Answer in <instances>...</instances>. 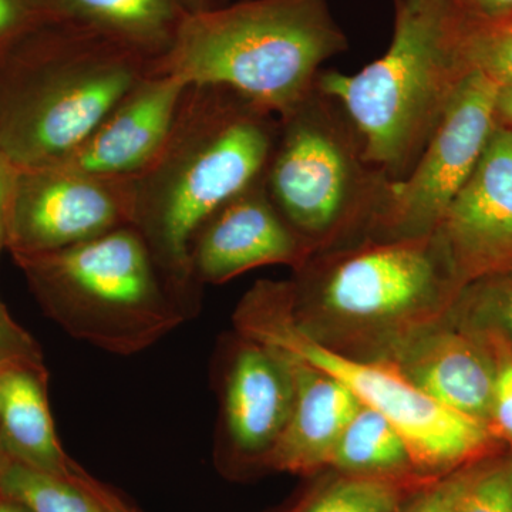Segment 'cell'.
I'll use <instances>...</instances> for the list:
<instances>
[{
    "label": "cell",
    "instance_id": "6da1fadb",
    "mask_svg": "<svg viewBox=\"0 0 512 512\" xmlns=\"http://www.w3.org/2000/svg\"><path fill=\"white\" fill-rule=\"evenodd\" d=\"M279 117L247 97L211 84H188L170 136L133 180V227L165 276L200 302L190 245L212 212L265 177Z\"/></svg>",
    "mask_w": 512,
    "mask_h": 512
},
{
    "label": "cell",
    "instance_id": "7a4b0ae2",
    "mask_svg": "<svg viewBox=\"0 0 512 512\" xmlns=\"http://www.w3.org/2000/svg\"><path fill=\"white\" fill-rule=\"evenodd\" d=\"M288 281L299 330L367 362H392L417 333L446 318L464 289L436 232L319 252Z\"/></svg>",
    "mask_w": 512,
    "mask_h": 512
},
{
    "label": "cell",
    "instance_id": "3957f363",
    "mask_svg": "<svg viewBox=\"0 0 512 512\" xmlns=\"http://www.w3.org/2000/svg\"><path fill=\"white\" fill-rule=\"evenodd\" d=\"M151 73L134 50L45 20L0 49V153L19 168L63 160Z\"/></svg>",
    "mask_w": 512,
    "mask_h": 512
},
{
    "label": "cell",
    "instance_id": "277c9868",
    "mask_svg": "<svg viewBox=\"0 0 512 512\" xmlns=\"http://www.w3.org/2000/svg\"><path fill=\"white\" fill-rule=\"evenodd\" d=\"M467 23L457 0H394L392 42L382 57L355 74H319L316 86L346 111L367 160L390 181L410 173L473 70Z\"/></svg>",
    "mask_w": 512,
    "mask_h": 512
},
{
    "label": "cell",
    "instance_id": "5b68a950",
    "mask_svg": "<svg viewBox=\"0 0 512 512\" xmlns=\"http://www.w3.org/2000/svg\"><path fill=\"white\" fill-rule=\"evenodd\" d=\"M348 49L326 0H242L188 13L154 73L227 87L282 117Z\"/></svg>",
    "mask_w": 512,
    "mask_h": 512
},
{
    "label": "cell",
    "instance_id": "8992f818",
    "mask_svg": "<svg viewBox=\"0 0 512 512\" xmlns=\"http://www.w3.org/2000/svg\"><path fill=\"white\" fill-rule=\"evenodd\" d=\"M12 258L46 316L113 355L143 352L200 309L165 276L133 225L74 247Z\"/></svg>",
    "mask_w": 512,
    "mask_h": 512
},
{
    "label": "cell",
    "instance_id": "52a82bcc",
    "mask_svg": "<svg viewBox=\"0 0 512 512\" xmlns=\"http://www.w3.org/2000/svg\"><path fill=\"white\" fill-rule=\"evenodd\" d=\"M389 183L346 111L318 86L279 117L266 190L312 255L369 237Z\"/></svg>",
    "mask_w": 512,
    "mask_h": 512
},
{
    "label": "cell",
    "instance_id": "ba28073f",
    "mask_svg": "<svg viewBox=\"0 0 512 512\" xmlns=\"http://www.w3.org/2000/svg\"><path fill=\"white\" fill-rule=\"evenodd\" d=\"M234 325L238 335L335 377L360 404L383 414L402 434L421 477H443L493 454L498 441L487 426L434 402L392 363L352 359L308 338L291 318L288 281L255 282L235 309Z\"/></svg>",
    "mask_w": 512,
    "mask_h": 512
},
{
    "label": "cell",
    "instance_id": "9c48e42d",
    "mask_svg": "<svg viewBox=\"0 0 512 512\" xmlns=\"http://www.w3.org/2000/svg\"><path fill=\"white\" fill-rule=\"evenodd\" d=\"M500 89L480 70L468 73L410 173L390 181L367 238H414L436 231L498 126Z\"/></svg>",
    "mask_w": 512,
    "mask_h": 512
},
{
    "label": "cell",
    "instance_id": "30bf717a",
    "mask_svg": "<svg viewBox=\"0 0 512 512\" xmlns=\"http://www.w3.org/2000/svg\"><path fill=\"white\" fill-rule=\"evenodd\" d=\"M133 225V180H107L62 165L16 171L6 249L45 254Z\"/></svg>",
    "mask_w": 512,
    "mask_h": 512
},
{
    "label": "cell",
    "instance_id": "8fae6325",
    "mask_svg": "<svg viewBox=\"0 0 512 512\" xmlns=\"http://www.w3.org/2000/svg\"><path fill=\"white\" fill-rule=\"evenodd\" d=\"M461 286L512 271V130L498 124L436 231Z\"/></svg>",
    "mask_w": 512,
    "mask_h": 512
},
{
    "label": "cell",
    "instance_id": "7c38bea8",
    "mask_svg": "<svg viewBox=\"0 0 512 512\" xmlns=\"http://www.w3.org/2000/svg\"><path fill=\"white\" fill-rule=\"evenodd\" d=\"M309 256L311 249L275 207L262 177L202 222L190 245V271L202 288L262 266L293 271Z\"/></svg>",
    "mask_w": 512,
    "mask_h": 512
},
{
    "label": "cell",
    "instance_id": "4fadbf2b",
    "mask_svg": "<svg viewBox=\"0 0 512 512\" xmlns=\"http://www.w3.org/2000/svg\"><path fill=\"white\" fill-rule=\"evenodd\" d=\"M221 386V433L235 460L261 464L291 416L295 375L291 359L272 346L238 335Z\"/></svg>",
    "mask_w": 512,
    "mask_h": 512
},
{
    "label": "cell",
    "instance_id": "5bb4252c",
    "mask_svg": "<svg viewBox=\"0 0 512 512\" xmlns=\"http://www.w3.org/2000/svg\"><path fill=\"white\" fill-rule=\"evenodd\" d=\"M187 87L180 77L151 73L69 156L55 164L107 180H134L164 147Z\"/></svg>",
    "mask_w": 512,
    "mask_h": 512
},
{
    "label": "cell",
    "instance_id": "9a60e30c",
    "mask_svg": "<svg viewBox=\"0 0 512 512\" xmlns=\"http://www.w3.org/2000/svg\"><path fill=\"white\" fill-rule=\"evenodd\" d=\"M390 363L434 402L488 427L497 370L494 350L451 311L417 333Z\"/></svg>",
    "mask_w": 512,
    "mask_h": 512
},
{
    "label": "cell",
    "instance_id": "2e32d148",
    "mask_svg": "<svg viewBox=\"0 0 512 512\" xmlns=\"http://www.w3.org/2000/svg\"><path fill=\"white\" fill-rule=\"evenodd\" d=\"M288 357L295 375V400L285 430L266 458L265 467L312 476L329 468L340 434L360 402L335 377Z\"/></svg>",
    "mask_w": 512,
    "mask_h": 512
},
{
    "label": "cell",
    "instance_id": "e0dca14e",
    "mask_svg": "<svg viewBox=\"0 0 512 512\" xmlns=\"http://www.w3.org/2000/svg\"><path fill=\"white\" fill-rule=\"evenodd\" d=\"M46 367H16L0 375V450L23 466L86 483L90 478L64 453L47 397Z\"/></svg>",
    "mask_w": 512,
    "mask_h": 512
},
{
    "label": "cell",
    "instance_id": "ac0fdd59",
    "mask_svg": "<svg viewBox=\"0 0 512 512\" xmlns=\"http://www.w3.org/2000/svg\"><path fill=\"white\" fill-rule=\"evenodd\" d=\"M47 18L64 20L140 53L154 64L175 42L188 10L183 0H42Z\"/></svg>",
    "mask_w": 512,
    "mask_h": 512
},
{
    "label": "cell",
    "instance_id": "d6986e66",
    "mask_svg": "<svg viewBox=\"0 0 512 512\" xmlns=\"http://www.w3.org/2000/svg\"><path fill=\"white\" fill-rule=\"evenodd\" d=\"M329 468L349 476L393 480L424 478L417 473L412 454L399 430L383 414L363 404L340 434Z\"/></svg>",
    "mask_w": 512,
    "mask_h": 512
},
{
    "label": "cell",
    "instance_id": "ffe728a7",
    "mask_svg": "<svg viewBox=\"0 0 512 512\" xmlns=\"http://www.w3.org/2000/svg\"><path fill=\"white\" fill-rule=\"evenodd\" d=\"M0 491L25 504L30 512H111L116 500L93 480L77 483L8 458L0 470Z\"/></svg>",
    "mask_w": 512,
    "mask_h": 512
},
{
    "label": "cell",
    "instance_id": "44dd1931",
    "mask_svg": "<svg viewBox=\"0 0 512 512\" xmlns=\"http://www.w3.org/2000/svg\"><path fill=\"white\" fill-rule=\"evenodd\" d=\"M429 481L349 476L333 471L291 512H397Z\"/></svg>",
    "mask_w": 512,
    "mask_h": 512
},
{
    "label": "cell",
    "instance_id": "7402d4cb",
    "mask_svg": "<svg viewBox=\"0 0 512 512\" xmlns=\"http://www.w3.org/2000/svg\"><path fill=\"white\" fill-rule=\"evenodd\" d=\"M451 313L512 353V282L481 279L461 291Z\"/></svg>",
    "mask_w": 512,
    "mask_h": 512
},
{
    "label": "cell",
    "instance_id": "603a6c76",
    "mask_svg": "<svg viewBox=\"0 0 512 512\" xmlns=\"http://www.w3.org/2000/svg\"><path fill=\"white\" fill-rule=\"evenodd\" d=\"M447 512H512V454L464 466Z\"/></svg>",
    "mask_w": 512,
    "mask_h": 512
},
{
    "label": "cell",
    "instance_id": "cb8c5ba5",
    "mask_svg": "<svg viewBox=\"0 0 512 512\" xmlns=\"http://www.w3.org/2000/svg\"><path fill=\"white\" fill-rule=\"evenodd\" d=\"M466 53L471 69L501 87L512 86V18L487 20L468 13Z\"/></svg>",
    "mask_w": 512,
    "mask_h": 512
},
{
    "label": "cell",
    "instance_id": "d4e9b609",
    "mask_svg": "<svg viewBox=\"0 0 512 512\" xmlns=\"http://www.w3.org/2000/svg\"><path fill=\"white\" fill-rule=\"evenodd\" d=\"M485 339L493 348L497 360L488 429L498 443H504L510 448L512 454V353L487 336Z\"/></svg>",
    "mask_w": 512,
    "mask_h": 512
},
{
    "label": "cell",
    "instance_id": "484cf974",
    "mask_svg": "<svg viewBox=\"0 0 512 512\" xmlns=\"http://www.w3.org/2000/svg\"><path fill=\"white\" fill-rule=\"evenodd\" d=\"M16 367H46L45 359L33 336L15 322L0 301V375Z\"/></svg>",
    "mask_w": 512,
    "mask_h": 512
},
{
    "label": "cell",
    "instance_id": "4316f807",
    "mask_svg": "<svg viewBox=\"0 0 512 512\" xmlns=\"http://www.w3.org/2000/svg\"><path fill=\"white\" fill-rule=\"evenodd\" d=\"M45 20L42 0H0V49Z\"/></svg>",
    "mask_w": 512,
    "mask_h": 512
},
{
    "label": "cell",
    "instance_id": "83f0119b",
    "mask_svg": "<svg viewBox=\"0 0 512 512\" xmlns=\"http://www.w3.org/2000/svg\"><path fill=\"white\" fill-rule=\"evenodd\" d=\"M463 467L420 487L397 512H447L460 484Z\"/></svg>",
    "mask_w": 512,
    "mask_h": 512
},
{
    "label": "cell",
    "instance_id": "f1b7e54d",
    "mask_svg": "<svg viewBox=\"0 0 512 512\" xmlns=\"http://www.w3.org/2000/svg\"><path fill=\"white\" fill-rule=\"evenodd\" d=\"M18 167L0 153V252L6 249L10 198Z\"/></svg>",
    "mask_w": 512,
    "mask_h": 512
},
{
    "label": "cell",
    "instance_id": "f546056e",
    "mask_svg": "<svg viewBox=\"0 0 512 512\" xmlns=\"http://www.w3.org/2000/svg\"><path fill=\"white\" fill-rule=\"evenodd\" d=\"M458 5L477 18L498 20L512 18V0H457Z\"/></svg>",
    "mask_w": 512,
    "mask_h": 512
},
{
    "label": "cell",
    "instance_id": "4dcf8cb0",
    "mask_svg": "<svg viewBox=\"0 0 512 512\" xmlns=\"http://www.w3.org/2000/svg\"><path fill=\"white\" fill-rule=\"evenodd\" d=\"M497 120L501 126L512 127V86L501 87L498 93Z\"/></svg>",
    "mask_w": 512,
    "mask_h": 512
},
{
    "label": "cell",
    "instance_id": "1f68e13d",
    "mask_svg": "<svg viewBox=\"0 0 512 512\" xmlns=\"http://www.w3.org/2000/svg\"><path fill=\"white\" fill-rule=\"evenodd\" d=\"M0 512H30V510L25 504L0 491Z\"/></svg>",
    "mask_w": 512,
    "mask_h": 512
},
{
    "label": "cell",
    "instance_id": "d6a6232c",
    "mask_svg": "<svg viewBox=\"0 0 512 512\" xmlns=\"http://www.w3.org/2000/svg\"><path fill=\"white\" fill-rule=\"evenodd\" d=\"M185 8H187L188 12H200V10L215 8V6H220L221 3L218 0H183Z\"/></svg>",
    "mask_w": 512,
    "mask_h": 512
},
{
    "label": "cell",
    "instance_id": "836d02e7",
    "mask_svg": "<svg viewBox=\"0 0 512 512\" xmlns=\"http://www.w3.org/2000/svg\"><path fill=\"white\" fill-rule=\"evenodd\" d=\"M111 512H133L127 510L126 505L121 504L119 500H114L113 505H111Z\"/></svg>",
    "mask_w": 512,
    "mask_h": 512
},
{
    "label": "cell",
    "instance_id": "e575fe53",
    "mask_svg": "<svg viewBox=\"0 0 512 512\" xmlns=\"http://www.w3.org/2000/svg\"><path fill=\"white\" fill-rule=\"evenodd\" d=\"M3 460H5V457H3L2 450H0V470H2Z\"/></svg>",
    "mask_w": 512,
    "mask_h": 512
},
{
    "label": "cell",
    "instance_id": "d590c367",
    "mask_svg": "<svg viewBox=\"0 0 512 512\" xmlns=\"http://www.w3.org/2000/svg\"><path fill=\"white\" fill-rule=\"evenodd\" d=\"M501 276H505V278L510 279V281L512 282V271L510 272V274L501 275Z\"/></svg>",
    "mask_w": 512,
    "mask_h": 512
},
{
    "label": "cell",
    "instance_id": "8d00e7d4",
    "mask_svg": "<svg viewBox=\"0 0 512 512\" xmlns=\"http://www.w3.org/2000/svg\"><path fill=\"white\" fill-rule=\"evenodd\" d=\"M510 128H511V130H512V127H510Z\"/></svg>",
    "mask_w": 512,
    "mask_h": 512
}]
</instances>
